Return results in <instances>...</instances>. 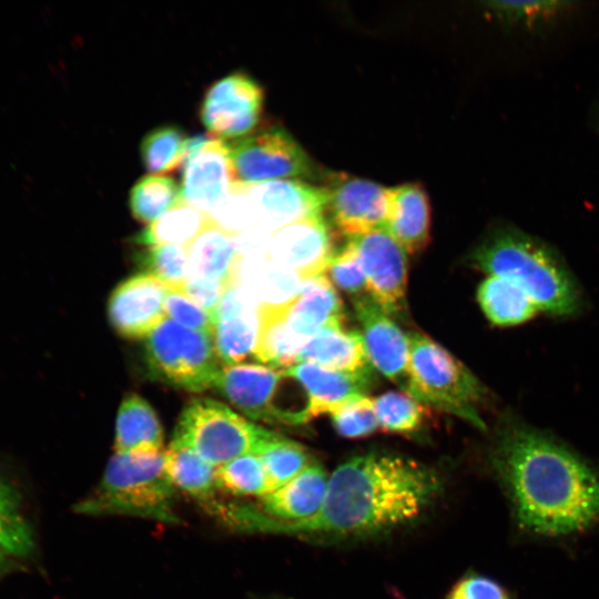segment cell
<instances>
[{
	"label": "cell",
	"mask_w": 599,
	"mask_h": 599,
	"mask_svg": "<svg viewBox=\"0 0 599 599\" xmlns=\"http://www.w3.org/2000/svg\"><path fill=\"white\" fill-rule=\"evenodd\" d=\"M438 475L412 459L365 454L341 464L328 477L324 500L311 517L276 521L255 507L240 506L234 526L296 536H352L377 532L419 516L437 495Z\"/></svg>",
	"instance_id": "obj_1"
},
{
	"label": "cell",
	"mask_w": 599,
	"mask_h": 599,
	"mask_svg": "<svg viewBox=\"0 0 599 599\" xmlns=\"http://www.w3.org/2000/svg\"><path fill=\"white\" fill-rule=\"evenodd\" d=\"M493 463L520 527L547 536L582 530L599 519V477L552 436L517 419L500 425Z\"/></svg>",
	"instance_id": "obj_2"
},
{
	"label": "cell",
	"mask_w": 599,
	"mask_h": 599,
	"mask_svg": "<svg viewBox=\"0 0 599 599\" xmlns=\"http://www.w3.org/2000/svg\"><path fill=\"white\" fill-rule=\"evenodd\" d=\"M475 268L522 290L538 311L571 316L581 309V292L564 260L544 241L512 227L491 232L471 252Z\"/></svg>",
	"instance_id": "obj_3"
},
{
	"label": "cell",
	"mask_w": 599,
	"mask_h": 599,
	"mask_svg": "<svg viewBox=\"0 0 599 599\" xmlns=\"http://www.w3.org/2000/svg\"><path fill=\"white\" fill-rule=\"evenodd\" d=\"M174 493L175 488L164 468V451H115L99 486L92 495L75 505V511L126 515L176 524L180 519L174 512Z\"/></svg>",
	"instance_id": "obj_4"
},
{
	"label": "cell",
	"mask_w": 599,
	"mask_h": 599,
	"mask_svg": "<svg viewBox=\"0 0 599 599\" xmlns=\"http://www.w3.org/2000/svg\"><path fill=\"white\" fill-rule=\"evenodd\" d=\"M410 372L418 402L486 429L479 413L486 389L455 356L420 332L407 333Z\"/></svg>",
	"instance_id": "obj_5"
},
{
	"label": "cell",
	"mask_w": 599,
	"mask_h": 599,
	"mask_svg": "<svg viewBox=\"0 0 599 599\" xmlns=\"http://www.w3.org/2000/svg\"><path fill=\"white\" fill-rule=\"evenodd\" d=\"M145 355L155 377L189 392L215 387L225 364L213 336L165 318L146 337Z\"/></svg>",
	"instance_id": "obj_6"
},
{
	"label": "cell",
	"mask_w": 599,
	"mask_h": 599,
	"mask_svg": "<svg viewBox=\"0 0 599 599\" xmlns=\"http://www.w3.org/2000/svg\"><path fill=\"white\" fill-rule=\"evenodd\" d=\"M268 429L211 398H195L183 409L173 439L193 448L214 467L255 454Z\"/></svg>",
	"instance_id": "obj_7"
},
{
	"label": "cell",
	"mask_w": 599,
	"mask_h": 599,
	"mask_svg": "<svg viewBox=\"0 0 599 599\" xmlns=\"http://www.w3.org/2000/svg\"><path fill=\"white\" fill-rule=\"evenodd\" d=\"M238 181L256 183L314 175L304 149L281 126H265L227 144Z\"/></svg>",
	"instance_id": "obj_8"
},
{
	"label": "cell",
	"mask_w": 599,
	"mask_h": 599,
	"mask_svg": "<svg viewBox=\"0 0 599 599\" xmlns=\"http://www.w3.org/2000/svg\"><path fill=\"white\" fill-rule=\"evenodd\" d=\"M263 100V89L255 80L243 72L231 73L206 91L201 103V121L217 136L243 138L256 130Z\"/></svg>",
	"instance_id": "obj_9"
},
{
	"label": "cell",
	"mask_w": 599,
	"mask_h": 599,
	"mask_svg": "<svg viewBox=\"0 0 599 599\" xmlns=\"http://www.w3.org/2000/svg\"><path fill=\"white\" fill-rule=\"evenodd\" d=\"M353 304L372 366L415 398L407 334L369 295L353 298Z\"/></svg>",
	"instance_id": "obj_10"
},
{
	"label": "cell",
	"mask_w": 599,
	"mask_h": 599,
	"mask_svg": "<svg viewBox=\"0 0 599 599\" xmlns=\"http://www.w3.org/2000/svg\"><path fill=\"white\" fill-rule=\"evenodd\" d=\"M353 241L366 278L368 295L387 314L406 305L407 253L383 227Z\"/></svg>",
	"instance_id": "obj_11"
},
{
	"label": "cell",
	"mask_w": 599,
	"mask_h": 599,
	"mask_svg": "<svg viewBox=\"0 0 599 599\" xmlns=\"http://www.w3.org/2000/svg\"><path fill=\"white\" fill-rule=\"evenodd\" d=\"M255 226L274 234L303 219L323 214L328 203L327 187L301 180L245 182Z\"/></svg>",
	"instance_id": "obj_12"
},
{
	"label": "cell",
	"mask_w": 599,
	"mask_h": 599,
	"mask_svg": "<svg viewBox=\"0 0 599 599\" xmlns=\"http://www.w3.org/2000/svg\"><path fill=\"white\" fill-rule=\"evenodd\" d=\"M334 254L331 229L318 214L274 233L267 258L305 282L325 275Z\"/></svg>",
	"instance_id": "obj_13"
},
{
	"label": "cell",
	"mask_w": 599,
	"mask_h": 599,
	"mask_svg": "<svg viewBox=\"0 0 599 599\" xmlns=\"http://www.w3.org/2000/svg\"><path fill=\"white\" fill-rule=\"evenodd\" d=\"M326 210L333 225L348 238H355L383 227L390 187L369 180L338 174L327 187Z\"/></svg>",
	"instance_id": "obj_14"
},
{
	"label": "cell",
	"mask_w": 599,
	"mask_h": 599,
	"mask_svg": "<svg viewBox=\"0 0 599 599\" xmlns=\"http://www.w3.org/2000/svg\"><path fill=\"white\" fill-rule=\"evenodd\" d=\"M169 288L155 276L143 273L121 283L109 301V317L115 331L128 338H143L166 318Z\"/></svg>",
	"instance_id": "obj_15"
},
{
	"label": "cell",
	"mask_w": 599,
	"mask_h": 599,
	"mask_svg": "<svg viewBox=\"0 0 599 599\" xmlns=\"http://www.w3.org/2000/svg\"><path fill=\"white\" fill-rule=\"evenodd\" d=\"M236 179L229 145L211 138L184 163L182 197L207 215L227 195Z\"/></svg>",
	"instance_id": "obj_16"
},
{
	"label": "cell",
	"mask_w": 599,
	"mask_h": 599,
	"mask_svg": "<svg viewBox=\"0 0 599 599\" xmlns=\"http://www.w3.org/2000/svg\"><path fill=\"white\" fill-rule=\"evenodd\" d=\"M213 339L225 365L253 355L258 334V305L234 282L226 286L214 314Z\"/></svg>",
	"instance_id": "obj_17"
},
{
	"label": "cell",
	"mask_w": 599,
	"mask_h": 599,
	"mask_svg": "<svg viewBox=\"0 0 599 599\" xmlns=\"http://www.w3.org/2000/svg\"><path fill=\"white\" fill-rule=\"evenodd\" d=\"M283 369L256 364L225 365L216 388L245 415L271 422V407Z\"/></svg>",
	"instance_id": "obj_18"
},
{
	"label": "cell",
	"mask_w": 599,
	"mask_h": 599,
	"mask_svg": "<svg viewBox=\"0 0 599 599\" xmlns=\"http://www.w3.org/2000/svg\"><path fill=\"white\" fill-rule=\"evenodd\" d=\"M286 369L307 394L308 419L324 413L331 415L347 402L365 396L372 383V374L337 372L311 363H300Z\"/></svg>",
	"instance_id": "obj_19"
},
{
	"label": "cell",
	"mask_w": 599,
	"mask_h": 599,
	"mask_svg": "<svg viewBox=\"0 0 599 599\" xmlns=\"http://www.w3.org/2000/svg\"><path fill=\"white\" fill-rule=\"evenodd\" d=\"M343 319L332 321L318 331L301 351L296 364L311 363L337 372L372 374L361 332L347 329Z\"/></svg>",
	"instance_id": "obj_20"
},
{
	"label": "cell",
	"mask_w": 599,
	"mask_h": 599,
	"mask_svg": "<svg viewBox=\"0 0 599 599\" xmlns=\"http://www.w3.org/2000/svg\"><path fill=\"white\" fill-rule=\"evenodd\" d=\"M302 283L295 295L283 303V313L290 331L307 343L326 324L344 318L343 304L325 275Z\"/></svg>",
	"instance_id": "obj_21"
},
{
	"label": "cell",
	"mask_w": 599,
	"mask_h": 599,
	"mask_svg": "<svg viewBox=\"0 0 599 599\" xmlns=\"http://www.w3.org/2000/svg\"><path fill=\"white\" fill-rule=\"evenodd\" d=\"M383 229L407 254L425 248L429 241L430 207L427 193L419 184L406 183L390 187Z\"/></svg>",
	"instance_id": "obj_22"
},
{
	"label": "cell",
	"mask_w": 599,
	"mask_h": 599,
	"mask_svg": "<svg viewBox=\"0 0 599 599\" xmlns=\"http://www.w3.org/2000/svg\"><path fill=\"white\" fill-rule=\"evenodd\" d=\"M328 475L317 463H311L282 487L261 498V512L276 521H298L313 516L321 507Z\"/></svg>",
	"instance_id": "obj_23"
},
{
	"label": "cell",
	"mask_w": 599,
	"mask_h": 599,
	"mask_svg": "<svg viewBox=\"0 0 599 599\" xmlns=\"http://www.w3.org/2000/svg\"><path fill=\"white\" fill-rule=\"evenodd\" d=\"M114 448L129 454L164 451L161 424L152 407L138 395L126 396L120 405Z\"/></svg>",
	"instance_id": "obj_24"
},
{
	"label": "cell",
	"mask_w": 599,
	"mask_h": 599,
	"mask_svg": "<svg viewBox=\"0 0 599 599\" xmlns=\"http://www.w3.org/2000/svg\"><path fill=\"white\" fill-rule=\"evenodd\" d=\"M190 276L220 282L227 286L238 257L234 235L211 221L189 245Z\"/></svg>",
	"instance_id": "obj_25"
},
{
	"label": "cell",
	"mask_w": 599,
	"mask_h": 599,
	"mask_svg": "<svg viewBox=\"0 0 599 599\" xmlns=\"http://www.w3.org/2000/svg\"><path fill=\"white\" fill-rule=\"evenodd\" d=\"M164 468L174 486L209 507L215 501L216 467L190 446L172 439L164 450Z\"/></svg>",
	"instance_id": "obj_26"
},
{
	"label": "cell",
	"mask_w": 599,
	"mask_h": 599,
	"mask_svg": "<svg viewBox=\"0 0 599 599\" xmlns=\"http://www.w3.org/2000/svg\"><path fill=\"white\" fill-rule=\"evenodd\" d=\"M307 343L287 327L283 303L258 306V334L254 357L271 367L290 368L296 365L301 351Z\"/></svg>",
	"instance_id": "obj_27"
},
{
	"label": "cell",
	"mask_w": 599,
	"mask_h": 599,
	"mask_svg": "<svg viewBox=\"0 0 599 599\" xmlns=\"http://www.w3.org/2000/svg\"><path fill=\"white\" fill-rule=\"evenodd\" d=\"M477 300L485 316L495 326L520 325L538 313L522 290L498 276H488L480 283Z\"/></svg>",
	"instance_id": "obj_28"
},
{
	"label": "cell",
	"mask_w": 599,
	"mask_h": 599,
	"mask_svg": "<svg viewBox=\"0 0 599 599\" xmlns=\"http://www.w3.org/2000/svg\"><path fill=\"white\" fill-rule=\"evenodd\" d=\"M210 222L205 213L182 201L142 230L134 242L149 246L160 244L189 246Z\"/></svg>",
	"instance_id": "obj_29"
},
{
	"label": "cell",
	"mask_w": 599,
	"mask_h": 599,
	"mask_svg": "<svg viewBox=\"0 0 599 599\" xmlns=\"http://www.w3.org/2000/svg\"><path fill=\"white\" fill-rule=\"evenodd\" d=\"M255 454L264 466L271 491L288 483L313 463L303 446L271 430H267Z\"/></svg>",
	"instance_id": "obj_30"
},
{
	"label": "cell",
	"mask_w": 599,
	"mask_h": 599,
	"mask_svg": "<svg viewBox=\"0 0 599 599\" xmlns=\"http://www.w3.org/2000/svg\"><path fill=\"white\" fill-rule=\"evenodd\" d=\"M183 200L174 180L162 175L141 177L130 191V210L135 220L153 223Z\"/></svg>",
	"instance_id": "obj_31"
},
{
	"label": "cell",
	"mask_w": 599,
	"mask_h": 599,
	"mask_svg": "<svg viewBox=\"0 0 599 599\" xmlns=\"http://www.w3.org/2000/svg\"><path fill=\"white\" fill-rule=\"evenodd\" d=\"M378 426L387 433L412 435L429 417L428 406L400 392H388L374 399Z\"/></svg>",
	"instance_id": "obj_32"
},
{
	"label": "cell",
	"mask_w": 599,
	"mask_h": 599,
	"mask_svg": "<svg viewBox=\"0 0 599 599\" xmlns=\"http://www.w3.org/2000/svg\"><path fill=\"white\" fill-rule=\"evenodd\" d=\"M216 488L234 496L264 497L271 486L264 466L256 454L240 456L215 473Z\"/></svg>",
	"instance_id": "obj_33"
},
{
	"label": "cell",
	"mask_w": 599,
	"mask_h": 599,
	"mask_svg": "<svg viewBox=\"0 0 599 599\" xmlns=\"http://www.w3.org/2000/svg\"><path fill=\"white\" fill-rule=\"evenodd\" d=\"M187 139L183 131L165 125L150 131L140 145L141 159L149 172L165 173L184 161Z\"/></svg>",
	"instance_id": "obj_34"
},
{
	"label": "cell",
	"mask_w": 599,
	"mask_h": 599,
	"mask_svg": "<svg viewBox=\"0 0 599 599\" xmlns=\"http://www.w3.org/2000/svg\"><path fill=\"white\" fill-rule=\"evenodd\" d=\"M19 508L17 489L0 479V545L9 556H26L33 547L31 529Z\"/></svg>",
	"instance_id": "obj_35"
},
{
	"label": "cell",
	"mask_w": 599,
	"mask_h": 599,
	"mask_svg": "<svg viewBox=\"0 0 599 599\" xmlns=\"http://www.w3.org/2000/svg\"><path fill=\"white\" fill-rule=\"evenodd\" d=\"M189 246L151 245L139 255L141 265L170 291H182L190 277Z\"/></svg>",
	"instance_id": "obj_36"
},
{
	"label": "cell",
	"mask_w": 599,
	"mask_h": 599,
	"mask_svg": "<svg viewBox=\"0 0 599 599\" xmlns=\"http://www.w3.org/2000/svg\"><path fill=\"white\" fill-rule=\"evenodd\" d=\"M207 216L213 224L232 235L255 226L253 207L245 182L237 180L227 195Z\"/></svg>",
	"instance_id": "obj_37"
},
{
	"label": "cell",
	"mask_w": 599,
	"mask_h": 599,
	"mask_svg": "<svg viewBox=\"0 0 599 599\" xmlns=\"http://www.w3.org/2000/svg\"><path fill=\"white\" fill-rule=\"evenodd\" d=\"M336 432L347 438L369 436L379 426L375 402L368 396H359L331 414Z\"/></svg>",
	"instance_id": "obj_38"
},
{
	"label": "cell",
	"mask_w": 599,
	"mask_h": 599,
	"mask_svg": "<svg viewBox=\"0 0 599 599\" xmlns=\"http://www.w3.org/2000/svg\"><path fill=\"white\" fill-rule=\"evenodd\" d=\"M326 273L337 287L353 298L366 295V278L352 240L333 255Z\"/></svg>",
	"instance_id": "obj_39"
},
{
	"label": "cell",
	"mask_w": 599,
	"mask_h": 599,
	"mask_svg": "<svg viewBox=\"0 0 599 599\" xmlns=\"http://www.w3.org/2000/svg\"><path fill=\"white\" fill-rule=\"evenodd\" d=\"M491 10L509 21L534 24L547 21L562 12L569 2L552 0L495 1Z\"/></svg>",
	"instance_id": "obj_40"
},
{
	"label": "cell",
	"mask_w": 599,
	"mask_h": 599,
	"mask_svg": "<svg viewBox=\"0 0 599 599\" xmlns=\"http://www.w3.org/2000/svg\"><path fill=\"white\" fill-rule=\"evenodd\" d=\"M165 315L191 331L213 336L214 316L191 301L181 291H170L165 298Z\"/></svg>",
	"instance_id": "obj_41"
},
{
	"label": "cell",
	"mask_w": 599,
	"mask_h": 599,
	"mask_svg": "<svg viewBox=\"0 0 599 599\" xmlns=\"http://www.w3.org/2000/svg\"><path fill=\"white\" fill-rule=\"evenodd\" d=\"M448 599H509L507 592L494 580L471 576L460 580L450 591Z\"/></svg>",
	"instance_id": "obj_42"
},
{
	"label": "cell",
	"mask_w": 599,
	"mask_h": 599,
	"mask_svg": "<svg viewBox=\"0 0 599 599\" xmlns=\"http://www.w3.org/2000/svg\"><path fill=\"white\" fill-rule=\"evenodd\" d=\"M225 288L220 282L190 276L181 292L213 315Z\"/></svg>",
	"instance_id": "obj_43"
},
{
	"label": "cell",
	"mask_w": 599,
	"mask_h": 599,
	"mask_svg": "<svg viewBox=\"0 0 599 599\" xmlns=\"http://www.w3.org/2000/svg\"><path fill=\"white\" fill-rule=\"evenodd\" d=\"M272 236L258 226L234 235L237 255L244 258H267Z\"/></svg>",
	"instance_id": "obj_44"
},
{
	"label": "cell",
	"mask_w": 599,
	"mask_h": 599,
	"mask_svg": "<svg viewBox=\"0 0 599 599\" xmlns=\"http://www.w3.org/2000/svg\"><path fill=\"white\" fill-rule=\"evenodd\" d=\"M8 556V552L0 545V572H2L6 567Z\"/></svg>",
	"instance_id": "obj_45"
}]
</instances>
